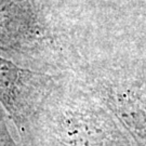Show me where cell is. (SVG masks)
Wrapping results in <instances>:
<instances>
[{"label":"cell","mask_w":146,"mask_h":146,"mask_svg":"<svg viewBox=\"0 0 146 146\" xmlns=\"http://www.w3.org/2000/svg\"><path fill=\"white\" fill-rule=\"evenodd\" d=\"M31 93L28 74L0 58V102L15 121L21 134L31 110Z\"/></svg>","instance_id":"cell-1"},{"label":"cell","mask_w":146,"mask_h":146,"mask_svg":"<svg viewBox=\"0 0 146 146\" xmlns=\"http://www.w3.org/2000/svg\"><path fill=\"white\" fill-rule=\"evenodd\" d=\"M0 146H20L13 139L5 120L0 118Z\"/></svg>","instance_id":"cell-2"}]
</instances>
